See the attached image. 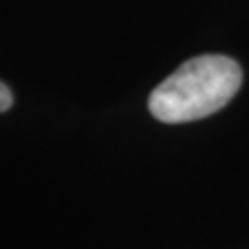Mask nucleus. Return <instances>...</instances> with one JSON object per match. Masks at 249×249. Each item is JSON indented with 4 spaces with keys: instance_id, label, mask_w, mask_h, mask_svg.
<instances>
[{
    "instance_id": "f257e3e1",
    "label": "nucleus",
    "mask_w": 249,
    "mask_h": 249,
    "mask_svg": "<svg viewBox=\"0 0 249 249\" xmlns=\"http://www.w3.org/2000/svg\"><path fill=\"white\" fill-rule=\"evenodd\" d=\"M243 83L241 65L224 54H201L187 60L154 88L147 100L160 123H189L222 110Z\"/></svg>"
},
{
    "instance_id": "f03ea898",
    "label": "nucleus",
    "mask_w": 249,
    "mask_h": 249,
    "mask_svg": "<svg viewBox=\"0 0 249 249\" xmlns=\"http://www.w3.org/2000/svg\"><path fill=\"white\" fill-rule=\"evenodd\" d=\"M11 106H13V93L2 81H0V112L9 110Z\"/></svg>"
}]
</instances>
